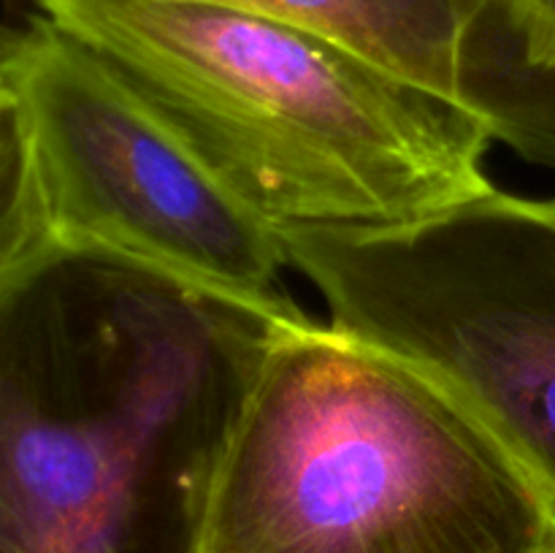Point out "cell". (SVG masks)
<instances>
[{
    "instance_id": "cell-9",
    "label": "cell",
    "mask_w": 555,
    "mask_h": 553,
    "mask_svg": "<svg viewBox=\"0 0 555 553\" xmlns=\"http://www.w3.org/2000/svg\"><path fill=\"white\" fill-rule=\"evenodd\" d=\"M22 30H25V27L9 25V22L0 20V65L11 57V52L16 49V43L22 41Z\"/></svg>"
},
{
    "instance_id": "cell-10",
    "label": "cell",
    "mask_w": 555,
    "mask_h": 553,
    "mask_svg": "<svg viewBox=\"0 0 555 553\" xmlns=\"http://www.w3.org/2000/svg\"><path fill=\"white\" fill-rule=\"evenodd\" d=\"M9 85H5V79H3V74H0V101H5V98H9Z\"/></svg>"
},
{
    "instance_id": "cell-8",
    "label": "cell",
    "mask_w": 555,
    "mask_h": 553,
    "mask_svg": "<svg viewBox=\"0 0 555 553\" xmlns=\"http://www.w3.org/2000/svg\"><path fill=\"white\" fill-rule=\"evenodd\" d=\"M537 63L555 65V0H513Z\"/></svg>"
},
{
    "instance_id": "cell-4",
    "label": "cell",
    "mask_w": 555,
    "mask_h": 553,
    "mask_svg": "<svg viewBox=\"0 0 555 553\" xmlns=\"http://www.w3.org/2000/svg\"><path fill=\"white\" fill-rule=\"evenodd\" d=\"M282 242L331 325L442 380L555 499V201L493 188L404 226Z\"/></svg>"
},
{
    "instance_id": "cell-3",
    "label": "cell",
    "mask_w": 555,
    "mask_h": 553,
    "mask_svg": "<svg viewBox=\"0 0 555 553\" xmlns=\"http://www.w3.org/2000/svg\"><path fill=\"white\" fill-rule=\"evenodd\" d=\"M201 553H555V499L442 380L301 318L249 380Z\"/></svg>"
},
{
    "instance_id": "cell-1",
    "label": "cell",
    "mask_w": 555,
    "mask_h": 553,
    "mask_svg": "<svg viewBox=\"0 0 555 553\" xmlns=\"http://www.w3.org/2000/svg\"><path fill=\"white\" fill-rule=\"evenodd\" d=\"M301 318L54 239L0 276V553H201L249 380Z\"/></svg>"
},
{
    "instance_id": "cell-7",
    "label": "cell",
    "mask_w": 555,
    "mask_h": 553,
    "mask_svg": "<svg viewBox=\"0 0 555 553\" xmlns=\"http://www.w3.org/2000/svg\"><path fill=\"white\" fill-rule=\"evenodd\" d=\"M49 242L30 144L14 95L0 101V276Z\"/></svg>"
},
{
    "instance_id": "cell-2",
    "label": "cell",
    "mask_w": 555,
    "mask_h": 553,
    "mask_svg": "<svg viewBox=\"0 0 555 553\" xmlns=\"http://www.w3.org/2000/svg\"><path fill=\"white\" fill-rule=\"evenodd\" d=\"M276 233L369 231L488 193L486 125L312 30L209 0H27Z\"/></svg>"
},
{
    "instance_id": "cell-6",
    "label": "cell",
    "mask_w": 555,
    "mask_h": 553,
    "mask_svg": "<svg viewBox=\"0 0 555 553\" xmlns=\"http://www.w3.org/2000/svg\"><path fill=\"white\" fill-rule=\"evenodd\" d=\"M312 30L459 103L531 163L555 168V65L537 63L513 0H209Z\"/></svg>"
},
{
    "instance_id": "cell-5",
    "label": "cell",
    "mask_w": 555,
    "mask_h": 553,
    "mask_svg": "<svg viewBox=\"0 0 555 553\" xmlns=\"http://www.w3.org/2000/svg\"><path fill=\"white\" fill-rule=\"evenodd\" d=\"M0 74L25 125L49 239L291 301L276 285L287 266L280 233L90 49L30 16Z\"/></svg>"
}]
</instances>
